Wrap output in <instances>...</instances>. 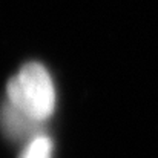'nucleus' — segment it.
<instances>
[{
  "label": "nucleus",
  "mask_w": 158,
  "mask_h": 158,
  "mask_svg": "<svg viewBox=\"0 0 158 158\" xmlns=\"http://www.w3.org/2000/svg\"><path fill=\"white\" fill-rule=\"evenodd\" d=\"M8 102L29 118L43 123L55 109V89L46 68L37 61L26 63L6 86Z\"/></svg>",
  "instance_id": "obj_1"
},
{
  "label": "nucleus",
  "mask_w": 158,
  "mask_h": 158,
  "mask_svg": "<svg viewBox=\"0 0 158 158\" xmlns=\"http://www.w3.org/2000/svg\"><path fill=\"white\" fill-rule=\"evenodd\" d=\"M2 123H3L5 131L14 138H23L28 134H35L37 124H40L39 121H35V120L29 118L28 115H25L23 112H20L9 102H8V105L3 106Z\"/></svg>",
  "instance_id": "obj_2"
},
{
  "label": "nucleus",
  "mask_w": 158,
  "mask_h": 158,
  "mask_svg": "<svg viewBox=\"0 0 158 158\" xmlns=\"http://www.w3.org/2000/svg\"><path fill=\"white\" fill-rule=\"evenodd\" d=\"M19 158H52V141L46 135H37L29 140Z\"/></svg>",
  "instance_id": "obj_3"
}]
</instances>
